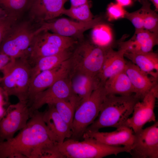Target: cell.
Returning a JSON list of instances; mask_svg holds the SVG:
<instances>
[{"label":"cell","mask_w":158,"mask_h":158,"mask_svg":"<svg viewBox=\"0 0 158 158\" xmlns=\"http://www.w3.org/2000/svg\"><path fill=\"white\" fill-rule=\"evenodd\" d=\"M43 112L35 111L15 137L0 142V158H62L58 144L44 123Z\"/></svg>","instance_id":"1"},{"label":"cell","mask_w":158,"mask_h":158,"mask_svg":"<svg viewBox=\"0 0 158 158\" xmlns=\"http://www.w3.org/2000/svg\"><path fill=\"white\" fill-rule=\"evenodd\" d=\"M139 100L135 94L125 96L107 94L97 118L87 127L85 133L98 131L105 127L118 128L123 126L133 113L135 104Z\"/></svg>","instance_id":"2"},{"label":"cell","mask_w":158,"mask_h":158,"mask_svg":"<svg viewBox=\"0 0 158 158\" xmlns=\"http://www.w3.org/2000/svg\"><path fill=\"white\" fill-rule=\"evenodd\" d=\"M32 67L28 58L25 57L11 59L1 69L4 75L1 86L7 95L14 96L19 101L28 102Z\"/></svg>","instance_id":"3"},{"label":"cell","mask_w":158,"mask_h":158,"mask_svg":"<svg viewBox=\"0 0 158 158\" xmlns=\"http://www.w3.org/2000/svg\"><path fill=\"white\" fill-rule=\"evenodd\" d=\"M83 138L81 141L68 139L59 145L62 158H101L130 152V149L125 146L108 145L89 137Z\"/></svg>","instance_id":"4"},{"label":"cell","mask_w":158,"mask_h":158,"mask_svg":"<svg viewBox=\"0 0 158 158\" xmlns=\"http://www.w3.org/2000/svg\"><path fill=\"white\" fill-rule=\"evenodd\" d=\"M107 94L103 85L99 86L76 107L71 126V138H82L87 127L97 117Z\"/></svg>","instance_id":"5"},{"label":"cell","mask_w":158,"mask_h":158,"mask_svg":"<svg viewBox=\"0 0 158 158\" xmlns=\"http://www.w3.org/2000/svg\"><path fill=\"white\" fill-rule=\"evenodd\" d=\"M76 39L43 30L34 37L28 59L32 66L39 59L54 55L70 48L77 43Z\"/></svg>","instance_id":"6"},{"label":"cell","mask_w":158,"mask_h":158,"mask_svg":"<svg viewBox=\"0 0 158 158\" xmlns=\"http://www.w3.org/2000/svg\"><path fill=\"white\" fill-rule=\"evenodd\" d=\"M28 22L16 23L4 38L0 47V52L11 59L28 57L29 49L35 36L38 33Z\"/></svg>","instance_id":"7"},{"label":"cell","mask_w":158,"mask_h":158,"mask_svg":"<svg viewBox=\"0 0 158 158\" xmlns=\"http://www.w3.org/2000/svg\"><path fill=\"white\" fill-rule=\"evenodd\" d=\"M109 48L99 47L88 41L81 43L72 52L69 58L71 69L82 71L97 76Z\"/></svg>","instance_id":"8"},{"label":"cell","mask_w":158,"mask_h":158,"mask_svg":"<svg viewBox=\"0 0 158 158\" xmlns=\"http://www.w3.org/2000/svg\"><path fill=\"white\" fill-rule=\"evenodd\" d=\"M26 101L10 104L0 121V142L13 138L16 133L26 126L31 117Z\"/></svg>","instance_id":"9"},{"label":"cell","mask_w":158,"mask_h":158,"mask_svg":"<svg viewBox=\"0 0 158 158\" xmlns=\"http://www.w3.org/2000/svg\"><path fill=\"white\" fill-rule=\"evenodd\" d=\"M102 20L101 16L88 22H75L61 18L54 21L40 23L41 25L38 29L39 31L46 30L62 36L81 40L85 31L101 23Z\"/></svg>","instance_id":"10"},{"label":"cell","mask_w":158,"mask_h":158,"mask_svg":"<svg viewBox=\"0 0 158 158\" xmlns=\"http://www.w3.org/2000/svg\"><path fill=\"white\" fill-rule=\"evenodd\" d=\"M158 97V85L153 88L143 98L135 104L131 117L129 118L123 126L132 128L135 133L142 128L147 123L155 121L154 110Z\"/></svg>","instance_id":"11"},{"label":"cell","mask_w":158,"mask_h":158,"mask_svg":"<svg viewBox=\"0 0 158 158\" xmlns=\"http://www.w3.org/2000/svg\"><path fill=\"white\" fill-rule=\"evenodd\" d=\"M133 144L129 153L133 158H158V122L134 133Z\"/></svg>","instance_id":"12"},{"label":"cell","mask_w":158,"mask_h":158,"mask_svg":"<svg viewBox=\"0 0 158 158\" xmlns=\"http://www.w3.org/2000/svg\"><path fill=\"white\" fill-rule=\"evenodd\" d=\"M71 70L69 59L57 66L42 71L31 81L28 92V105L30 107L35 97L61 78L69 76Z\"/></svg>","instance_id":"13"},{"label":"cell","mask_w":158,"mask_h":158,"mask_svg":"<svg viewBox=\"0 0 158 158\" xmlns=\"http://www.w3.org/2000/svg\"><path fill=\"white\" fill-rule=\"evenodd\" d=\"M75 97L71 89L69 75L60 79L35 97L29 107L31 117L35 111L45 104L57 100H70Z\"/></svg>","instance_id":"14"},{"label":"cell","mask_w":158,"mask_h":158,"mask_svg":"<svg viewBox=\"0 0 158 158\" xmlns=\"http://www.w3.org/2000/svg\"><path fill=\"white\" fill-rule=\"evenodd\" d=\"M69 78L71 89L78 99V105L88 98L94 90L103 85L97 76L78 70L71 69Z\"/></svg>","instance_id":"15"},{"label":"cell","mask_w":158,"mask_h":158,"mask_svg":"<svg viewBox=\"0 0 158 158\" xmlns=\"http://www.w3.org/2000/svg\"><path fill=\"white\" fill-rule=\"evenodd\" d=\"M68 0H32L29 8L31 18L37 22L48 21L63 14Z\"/></svg>","instance_id":"16"},{"label":"cell","mask_w":158,"mask_h":158,"mask_svg":"<svg viewBox=\"0 0 158 158\" xmlns=\"http://www.w3.org/2000/svg\"><path fill=\"white\" fill-rule=\"evenodd\" d=\"M44 112L43 119L52 138L61 145L66 138H71L72 131L70 126L63 120L52 104H48Z\"/></svg>","instance_id":"17"},{"label":"cell","mask_w":158,"mask_h":158,"mask_svg":"<svg viewBox=\"0 0 158 158\" xmlns=\"http://www.w3.org/2000/svg\"><path fill=\"white\" fill-rule=\"evenodd\" d=\"M112 132H85L82 138H92L103 144L111 146L123 145L131 150L134 140L135 135L132 129L123 126Z\"/></svg>","instance_id":"18"},{"label":"cell","mask_w":158,"mask_h":158,"mask_svg":"<svg viewBox=\"0 0 158 158\" xmlns=\"http://www.w3.org/2000/svg\"><path fill=\"white\" fill-rule=\"evenodd\" d=\"M125 71L134 89L135 96L140 100L158 85L157 78H150L148 73L130 61H126Z\"/></svg>","instance_id":"19"},{"label":"cell","mask_w":158,"mask_h":158,"mask_svg":"<svg viewBox=\"0 0 158 158\" xmlns=\"http://www.w3.org/2000/svg\"><path fill=\"white\" fill-rule=\"evenodd\" d=\"M125 51L119 48L117 51L110 47L107 52L102 68L97 76L103 85L110 78L125 71L126 61L124 58Z\"/></svg>","instance_id":"20"},{"label":"cell","mask_w":158,"mask_h":158,"mask_svg":"<svg viewBox=\"0 0 158 158\" xmlns=\"http://www.w3.org/2000/svg\"><path fill=\"white\" fill-rule=\"evenodd\" d=\"M103 85L107 94L125 96L135 94L134 89L125 71L108 79Z\"/></svg>","instance_id":"21"},{"label":"cell","mask_w":158,"mask_h":158,"mask_svg":"<svg viewBox=\"0 0 158 158\" xmlns=\"http://www.w3.org/2000/svg\"><path fill=\"white\" fill-rule=\"evenodd\" d=\"M72 53L68 49L38 59L32 67L31 82L41 72L54 68L69 59Z\"/></svg>","instance_id":"22"},{"label":"cell","mask_w":158,"mask_h":158,"mask_svg":"<svg viewBox=\"0 0 158 158\" xmlns=\"http://www.w3.org/2000/svg\"><path fill=\"white\" fill-rule=\"evenodd\" d=\"M124 56L142 71L152 75L153 71L158 72V55L152 51L146 53L125 52Z\"/></svg>","instance_id":"23"},{"label":"cell","mask_w":158,"mask_h":158,"mask_svg":"<svg viewBox=\"0 0 158 158\" xmlns=\"http://www.w3.org/2000/svg\"><path fill=\"white\" fill-rule=\"evenodd\" d=\"M92 29L91 38L93 44L104 48L111 47L113 37L112 30L109 25L101 23Z\"/></svg>","instance_id":"24"},{"label":"cell","mask_w":158,"mask_h":158,"mask_svg":"<svg viewBox=\"0 0 158 158\" xmlns=\"http://www.w3.org/2000/svg\"><path fill=\"white\" fill-rule=\"evenodd\" d=\"M78 104L77 99L74 97L70 100H57L49 104L54 106L61 117L71 129L75 110Z\"/></svg>","instance_id":"25"},{"label":"cell","mask_w":158,"mask_h":158,"mask_svg":"<svg viewBox=\"0 0 158 158\" xmlns=\"http://www.w3.org/2000/svg\"><path fill=\"white\" fill-rule=\"evenodd\" d=\"M139 1L142 5L141 8L144 29L152 32L158 33V16L156 12L151 8V4L148 0Z\"/></svg>","instance_id":"26"},{"label":"cell","mask_w":158,"mask_h":158,"mask_svg":"<svg viewBox=\"0 0 158 158\" xmlns=\"http://www.w3.org/2000/svg\"><path fill=\"white\" fill-rule=\"evenodd\" d=\"M32 0H0V7L9 15L18 17L20 13L29 8Z\"/></svg>","instance_id":"27"},{"label":"cell","mask_w":158,"mask_h":158,"mask_svg":"<svg viewBox=\"0 0 158 158\" xmlns=\"http://www.w3.org/2000/svg\"><path fill=\"white\" fill-rule=\"evenodd\" d=\"M63 14L66 15L79 21L88 22L93 19L89 2L78 6H71L68 9L65 8Z\"/></svg>","instance_id":"28"},{"label":"cell","mask_w":158,"mask_h":158,"mask_svg":"<svg viewBox=\"0 0 158 158\" xmlns=\"http://www.w3.org/2000/svg\"><path fill=\"white\" fill-rule=\"evenodd\" d=\"M126 11L117 3H111L107 8V15L109 21L124 18Z\"/></svg>","instance_id":"29"},{"label":"cell","mask_w":158,"mask_h":158,"mask_svg":"<svg viewBox=\"0 0 158 158\" xmlns=\"http://www.w3.org/2000/svg\"><path fill=\"white\" fill-rule=\"evenodd\" d=\"M18 17L8 15L0 18V47L6 35L16 23Z\"/></svg>","instance_id":"30"},{"label":"cell","mask_w":158,"mask_h":158,"mask_svg":"<svg viewBox=\"0 0 158 158\" xmlns=\"http://www.w3.org/2000/svg\"><path fill=\"white\" fill-rule=\"evenodd\" d=\"M124 18L130 21L135 28V31L144 29L142 10L140 8L132 12L126 11Z\"/></svg>","instance_id":"31"},{"label":"cell","mask_w":158,"mask_h":158,"mask_svg":"<svg viewBox=\"0 0 158 158\" xmlns=\"http://www.w3.org/2000/svg\"><path fill=\"white\" fill-rule=\"evenodd\" d=\"M8 97L1 87L0 86V121L5 115L10 105L8 102Z\"/></svg>","instance_id":"32"},{"label":"cell","mask_w":158,"mask_h":158,"mask_svg":"<svg viewBox=\"0 0 158 158\" xmlns=\"http://www.w3.org/2000/svg\"><path fill=\"white\" fill-rule=\"evenodd\" d=\"M11 58L5 54L0 52V70L6 66L10 61Z\"/></svg>","instance_id":"33"},{"label":"cell","mask_w":158,"mask_h":158,"mask_svg":"<svg viewBox=\"0 0 158 158\" xmlns=\"http://www.w3.org/2000/svg\"><path fill=\"white\" fill-rule=\"evenodd\" d=\"M71 6H77L88 2V0H70Z\"/></svg>","instance_id":"34"},{"label":"cell","mask_w":158,"mask_h":158,"mask_svg":"<svg viewBox=\"0 0 158 158\" xmlns=\"http://www.w3.org/2000/svg\"><path fill=\"white\" fill-rule=\"evenodd\" d=\"M116 3L124 7L130 6L133 3L132 0H116Z\"/></svg>","instance_id":"35"},{"label":"cell","mask_w":158,"mask_h":158,"mask_svg":"<svg viewBox=\"0 0 158 158\" xmlns=\"http://www.w3.org/2000/svg\"><path fill=\"white\" fill-rule=\"evenodd\" d=\"M9 15L5 11L0 7V18Z\"/></svg>","instance_id":"36"},{"label":"cell","mask_w":158,"mask_h":158,"mask_svg":"<svg viewBox=\"0 0 158 158\" xmlns=\"http://www.w3.org/2000/svg\"><path fill=\"white\" fill-rule=\"evenodd\" d=\"M155 8V11H158V0H151Z\"/></svg>","instance_id":"37"},{"label":"cell","mask_w":158,"mask_h":158,"mask_svg":"<svg viewBox=\"0 0 158 158\" xmlns=\"http://www.w3.org/2000/svg\"><path fill=\"white\" fill-rule=\"evenodd\" d=\"M3 79V77H2V78H0V83H1V81H2Z\"/></svg>","instance_id":"38"},{"label":"cell","mask_w":158,"mask_h":158,"mask_svg":"<svg viewBox=\"0 0 158 158\" xmlns=\"http://www.w3.org/2000/svg\"><path fill=\"white\" fill-rule=\"evenodd\" d=\"M135 0V1H139L140 0Z\"/></svg>","instance_id":"39"}]
</instances>
